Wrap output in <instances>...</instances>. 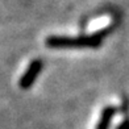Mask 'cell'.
Listing matches in <instances>:
<instances>
[{
  "label": "cell",
  "instance_id": "cell-1",
  "mask_svg": "<svg viewBox=\"0 0 129 129\" xmlns=\"http://www.w3.org/2000/svg\"><path fill=\"white\" fill-rule=\"evenodd\" d=\"M100 36L91 37H49L46 45L50 48H96L100 45Z\"/></svg>",
  "mask_w": 129,
  "mask_h": 129
},
{
  "label": "cell",
  "instance_id": "cell-2",
  "mask_svg": "<svg viewBox=\"0 0 129 129\" xmlns=\"http://www.w3.org/2000/svg\"><path fill=\"white\" fill-rule=\"evenodd\" d=\"M41 70H42V62H41L40 59L33 61L30 64H29V67L25 71V74L20 78L19 86L21 87V88H24V90L29 88V87L36 82L38 74L41 73Z\"/></svg>",
  "mask_w": 129,
  "mask_h": 129
},
{
  "label": "cell",
  "instance_id": "cell-3",
  "mask_svg": "<svg viewBox=\"0 0 129 129\" xmlns=\"http://www.w3.org/2000/svg\"><path fill=\"white\" fill-rule=\"evenodd\" d=\"M113 115H115V109L113 108H105L102 112L100 120H99V124H98L96 129H108Z\"/></svg>",
  "mask_w": 129,
  "mask_h": 129
},
{
  "label": "cell",
  "instance_id": "cell-4",
  "mask_svg": "<svg viewBox=\"0 0 129 129\" xmlns=\"http://www.w3.org/2000/svg\"><path fill=\"white\" fill-rule=\"evenodd\" d=\"M117 129H129V119L128 120H124L121 124L117 126Z\"/></svg>",
  "mask_w": 129,
  "mask_h": 129
}]
</instances>
